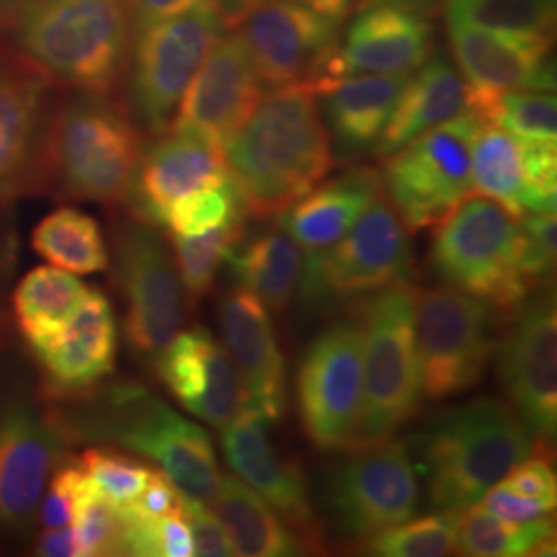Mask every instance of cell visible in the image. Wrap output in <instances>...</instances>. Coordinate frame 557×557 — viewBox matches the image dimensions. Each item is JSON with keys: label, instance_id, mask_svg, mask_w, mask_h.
Returning <instances> with one entry per match:
<instances>
[{"label": "cell", "instance_id": "1", "mask_svg": "<svg viewBox=\"0 0 557 557\" xmlns=\"http://www.w3.org/2000/svg\"><path fill=\"white\" fill-rule=\"evenodd\" d=\"M223 156L246 218L278 220L335 165L317 91L289 85L262 96Z\"/></svg>", "mask_w": 557, "mask_h": 557}, {"label": "cell", "instance_id": "2", "mask_svg": "<svg viewBox=\"0 0 557 557\" xmlns=\"http://www.w3.org/2000/svg\"><path fill=\"white\" fill-rule=\"evenodd\" d=\"M46 403L69 444L101 442L131 450L160 467L184 498L209 506L221 479L213 440L145 386L100 384L79 397Z\"/></svg>", "mask_w": 557, "mask_h": 557}, {"label": "cell", "instance_id": "3", "mask_svg": "<svg viewBox=\"0 0 557 557\" xmlns=\"http://www.w3.org/2000/svg\"><path fill=\"white\" fill-rule=\"evenodd\" d=\"M436 512H462L539 453L510 405L479 397L444 409L407 442Z\"/></svg>", "mask_w": 557, "mask_h": 557}, {"label": "cell", "instance_id": "4", "mask_svg": "<svg viewBox=\"0 0 557 557\" xmlns=\"http://www.w3.org/2000/svg\"><path fill=\"white\" fill-rule=\"evenodd\" d=\"M0 38L57 85L112 96L126 71L133 29L124 0H41Z\"/></svg>", "mask_w": 557, "mask_h": 557}, {"label": "cell", "instance_id": "5", "mask_svg": "<svg viewBox=\"0 0 557 557\" xmlns=\"http://www.w3.org/2000/svg\"><path fill=\"white\" fill-rule=\"evenodd\" d=\"M143 156L139 126L106 94L73 91L57 103L46 147V182L60 197L119 207Z\"/></svg>", "mask_w": 557, "mask_h": 557}, {"label": "cell", "instance_id": "6", "mask_svg": "<svg viewBox=\"0 0 557 557\" xmlns=\"http://www.w3.org/2000/svg\"><path fill=\"white\" fill-rule=\"evenodd\" d=\"M416 301L418 287L400 278L361 304L363 397L358 432L347 450L395 438L418 416L423 384Z\"/></svg>", "mask_w": 557, "mask_h": 557}, {"label": "cell", "instance_id": "7", "mask_svg": "<svg viewBox=\"0 0 557 557\" xmlns=\"http://www.w3.org/2000/svg\"><path fill=\"white\" fill-rule=\"evenodd\" d=\"M520 218L498 200L471 195L440 221L430 246L432 275L508 314L537 287L527 275Z\"/></svg>", "mask_w": 557, "mask_h": 557}, {"label": "cell", "instance_id": "8", "mask_svg": "<svg viewBox=\"0 0 557 557\" xmlns=\"http://www.w3.org/2000/svg\"><path fill=\"white\" fill-rule=\"evenodd\" d=\"M225 23L215 0L133 34L126 62V110L147 133L163 135Z\"/></svg>", "mask_w": 557, "mask_h": 557}, {"label": "cell", "instance_id": "9", "mask_svg": "<svg viewBox=\"0 0 557 557\" xmlns=\"http://www.w3.org/2000/svg\"><path fill=\"white\" fill-rule=\"evenodd\" d=\"M409 269V230L382 190L335 246L308 255L298 283L299 308L310 314L333 310L407 278Z\"/></svg>", "mask_w": 557, "mask_h": 557}, {"label": "cell", "instance_id": "10", "mask_svg": "<svg viewBox=\"0 0 557 557\" xmlns=\"http://www.w3.org/2000/svg\"><path fill=\"white\" fill-rule=\"evenodd\" d=\"M345 453L322 478L324 508L338 537L359 545L416 517L418 473L405 440H384Z\"/></svg>", "mask_w": 557, "mask_h": 557}, {"label": "cell", "instance_id": "11", "mask_svg": "<svg viewBox=\"0 0 557 557\" xmlns=\"http://www.w3.org/2000/svg\"><path fill=\"white\" fill-rule=\"evenodd\" d=\"M499 312L455 287L418 289L416 326L423 397H457L475 388L498 343Z\"/></svg>", "mask_w": 557, "mask_h": 557}, {"label": "cell", "instance_id": "12", "mask_svg": "<svg viewBox=\"0 0 557 557\" xmlns=\"http://www.w3.org/2000/svg\"><path fill=\"white\" fill-rule=\"evenodd\" d=\"M114 278L124 299V335L137 358L156 363L182 331L186 294L174 255L156 225L131 215L112 236Z\"/></svg>", "mask_w": 557, "mask_h": 557}, {"label": "cell", "instance_id": "13", "mask_svg": "<svg viewBox=\"0 0 557 557\" xmlns=\"http://www.w3.org/2000/svg\"><path fill=\"white\" fill-rule=\"evenodd\" d=\"M481 119L467 110L386 158L384 195L409 234L438 225L471 195V156Z\"/></svg>", "mask_w": 557, "mask_h": 557}, {"label": "cell", "instance_id": "14", "mask_svg": "<svg viewBox=\"0 0 557 557\" xmlns=\"http://www.w3.org/2000/svg\"><path fill=\"white\" fill-rule=\"evenodd\" d=\"M363 326L338 320L299 359L296 395L306 438L324 453H345L356 438L363 397Z\"/></svg>", "mask_w": 557, "mask_h": 557}, {"label": "cell", "instance_id": "15", "mask_svg": "<svg viewBox=\"0 0 557 557\" xmlns=\"http://www.w3.org/2000/svg\"><path fill=\"white\" fill-rule=\"evenodd\" d=\"M506 317L496 343L499 382L512 411L547 448L557 428V314L554 292H533Z\"/></svg>", "mask_w": 557, "mask_h": 557}, {"label": "cell", "instance_id": "16", "mask_svg": "<svg viewBox=\"0 0 557 557\" xmlns=\"http://www.w3.org/2000/svg\"><path fill=\"white\" fill-rule=\"evenodd\" d=\"M338 25L298 0H260L239 21L238 36L262 85H310L317 91L331 81Z\"/></svg>", "mask_w": 557, "mask_h": 557}, {"label": "cell", "instance_id": "17", "mask_svg": "<svg viewBox=\"0 0 557 557\" xmlns=\"http://www.w3.org/2000/svg\"><path fill=\"white\" fill-rule=\"evenodd\" d=\"M54 85L17 54L0 52V205L44 188Z\"/></svg>", "mask_w": 557, "mask_h": 557}, {"label": "cell", "instance_id": "18", "mask_svg": "<svg viewBox=\"0 0 557 557\" xmlns=\"http://www.w3.org/2000/svg\"><path fill=\"white\" fill-rule=\"evenodd\" d=\"M69 446L46 400L13 395L0 403V527L20 531L32 522Z\"/></svg>", "mask_w": 557, "mask_h": 557}, {"label": "cell", "instance_id": "19", "mask_svg": "<svg viewBox=\"0 0 557 557\" xmlns=\"http://www.w3.org/2000/svg\"><path fill=\"white\" fill-rule=\"evenodd\" d=\"M552 38L448 23L453 57L469 87V110L479 116L504 91H554Z\"/></svg>", "mask_w": 557, "mask_h": 557}, {"label": "cell", "instance_id": "20", "mask_svg": "<svg viewBox=\"0 0 557 557\" xmlns=\"http://www.w3.org/2000/svg\"><path fill=\"white\" fill-rule=\"evenodd\" d=\"M271 423L257 411L242 409L221 432V450L230 469L252 487L278 517L322 549L319 517L312 508L298 462L283 455L271 436Z\"/></svg>", "mask_w": 557, "mask_h": 557}, {"label": "cell", "instance_id": "21", "mask_svg": "<svg viewBox=\"0 0 557 557\" xmlns=\"http://www.w3.org/2000/svg\"><path fill=\"white\" fill-rule=\"evenodd\" d=\"M262 81L234 32L220 38L180 100L170 128L193 133L223 149L262 98Z\"/></svg>", "mask_w": 557, "mask_h": 557}, {"label": "cell", "instance_id": "22", "mask_svg": "<svg viewBox=\"0 0 557 557\" xmlns=\"http://www.w3.org/2000/svg\"><path fill=\"white\" fill-rule=\"evenodd\" d=\"M32 354L40 363L46 400L79 397L98 388L114 374L119 356L112 301L100 289H89L73 319Z\"/></svg>", "mask_w": 557, "mask_h": 557}, {"label": "cell", "instance_id": "23", "mask_svg": "<svg viewBox=\"0 0 557 557\" xmlns=\"http://www.w3.org/2000/svg\"><path fill=\"white\" fill-rule=\"evenodd\" d=\"M153 366L172 397L215 430H223L244 407L234 359L202 326L180 331Z\"/></svg>", "mask_w": 557, "mask_h": 557}, {"label": "cell", "instance_id": "24", "mask_svg": "<svg viewBox=\"0 0 557 557\" xmlns=\"http://www.w3.org/2000/svg\"><path fill=\"white\" fill-rule=\"evenodd\" d=\"M223 347L244 386V407L277 423L285 413V359L269 310L244 287H230L218 301Z\"/></svg>", "mask_w": 557, "mask_h": 557}, {"label": "cell", "instance_id": "25", "mask_svg": "<svg viewBox=\"0 0 557 557\" xmlns=\"http://www.w3.org/2000/svg\"><path fill=\"white\" fill-rule=\"evenodd\" d=\"M227 180L232 176L223 149L193 133L168 128L149 149H143L126 202L135 218L158 227L176 200Z\"/></svg>", "mask_w": 557, "mask_h": 557}, {"label": "cell", "instance_id": "26", "mask_svg": "<svg viewBox=\"0 0 557 557\" xmlns=\"http://www.w3.org/2000/svg\"><path fill=\"white\" fill-rule=\"evenodd\" d=\"M434 25L395 4H366L338 38L331 81L372 73H411L432 57ZM329 81V83H331Z\"/></svg>", "mask_w": 557, "mask_h": 557}, {"label": "cell", "instance_id": "27", "mask_svg": "<svg viewBox=\"0 0 557 557\" xmlns=\"http://www.w3.org/2000/svg\"><path fill=\"white\" fill-rule=\"evenodd\" d=\"M409 75H351L317 89L322 100V120L341 160L356 161L376 153L380 137Z\"/></svg>", "mask_w": 557, "mask_h": 557}, {"label": "cell", "instance_id": "28", "mask_svg": "<svg viewBox=\"0 0 557 557\" xmlns=\"http://www.w3.org/2000/svg\"><path fill=\"white\" fill-rule=\"evenodd\" d=\"M382 190L384 184L379 170L351 168L292 205L278 218V225L308 255L324 252L351 230Z\"/></svg>", "mask_w": 557, "mask_h": 557}, {"label": "cell", "instance_id": "29", "mask_svg": "<svg viewBox=\"0 0 557 557\" xmlns=\"http://www.w3.org/2000/svg\"><path fill=\"white\" fill-rule=\"evenodd\" d=\"M418 69L405 83L380 137V158L393 156L409 140L469 110V87L450 60L442 54L430 57Z\"/></svg>", "mask_w": 557, "mask_h": 557}, {"label": "cell", "instance_id": "30", "mask_svg": "<svg viewBox=\"0 0 557 557\" xmlns=\"http://www.w3.org/2000/svg\"><path fill=\"white\" fill-rule=\"evenodd\" d=\"M209 504L236 556L289 557L310 549L308 541L242 479L221 475Z\"/></svg>", "mask_w": 557, "mask_h": 557}, {"label": "cell", "instance_id": "31", "mask_svg": "<svg viewBox=\"0 0 557 557\" xmlns=\"http://www.w3.org/2000/svg\"><path fill=\"white\" fill-rule=\"evenodd\" d=\"M225 262L239 287L257 296L267 310L283 314L298 292L304 255L298 242L277 223L257 238L239 239Z\"/></svg>", "mask_w": 557, "mask_h": 557}, {"label": "cell", "instance_id": "32", "mask_svg": "<svg viewBox=\"0 0 557 557\" xmlns=\"http://www.w3.org/2000/svg\"><path fill=\"white\" fill-rule=\"evenodd\" d=\"M87 294L81 278L57 267H38L21 278L13 292V314L29 351L54 337Z\"/></svg>", "mask_w": 557, "mask_h": 557}, {"label": "cell", "instance_id": "33", "mask_svg": "<svg viewBox=\"0 0 557 557\" xmlns=\"http://www.w3.org/2000/svg\"><path fill=\"white\" fill-rule=\"evenodd\" d=\"M455 552L473 557L554 556L556 524L547 517L512 522L471 506L458 515Z\"/></svg>", "mask_w": 557, "mask_h": 557}, {"label": "cell", "instance_id": "34", "mask_svg": "<svg viewBox=\"0 0 557 557\" xmlns=\"http://www.w3.org/2000/svg\"><path fill=\"white\" fill-rule=\"evenodd\" d=\"M32 248L48 264L73 275L101 273L110 264L100 223L73 207L46 215L32 232Z\"/></svg>", "mask_w": 557, "mask_h": 557}, {"label": "cell", "instance_id": "35", "mask_svg": "<svg viewBox=\"0 0 557 557\" xmlns=\"http://www.w3.org/2000/svg\"><path fill=\"white\" fill-rule=\"evenodd\" d=\"M471 193L498 200L522 218L524 168L520 139L496 124H481L471 156Z\"/></svg>", "mask_w": 557, "mask_h": 557}, {"label": "cell", "instance_id": "36", "mask_svg": "<svg viewBox=\"0 0 557 557\" xmlns=\"http://www.w3.org/2000/svg\"><path fill=\"white\" fill-rule=\"evenodd\" d=\"M244 220L246 218L230 221L218 230L200 236H172V255L188 306H197L200 299L211 292L230 250L239 239L246 238Z\"/></svg>", "mask_w": 557, "mask_h": 557}, {"label": "cell", "instance_id": "37", "mask_svg": "<svg viewBox=\"0 0 557 557\" xmlns=\"http://www.w3.org/2000/svg\"><path fill=\"white\" fill-rule=\"evenodd\" d=\"M450 25L554 36L556 0H444Z\"/></svg>", "mask_w": 557, "mask_h": 557}, {"label": "cell", "instance_id": "38", "mask_svg": "<svg viewBox=\"0 0 557 557\" xmlns=\"http://www.w3.org/2000/svg\"><path fill=\"white\" fill-rule=\"evenodd\" d=\"M458 515L460 512H438L432 517L409 518L397 527L361 541L358 547L370 556H448L457 547Z\"/></svg>", "mask_w": 557, "mask_h": 557}, {"label": "cell", "instance_id": "39", "mask_svg": "<svg viewBox=\"0 0 557 557\" xmlns=\"http://www.w3.org/2000/svg\"><path fill=\"white\" fill-rule=\"evenodd\" d=\"M522 140H557V101L549 91H504L479 114Z\"/></svg>", "mask_w": 557, "mask_h": 557}, {"label": "cell", "instance_id": "40", "mask_svg": "<svg viewBox=\"0 0 557 557\" xmlns=\"http://www.w3.org/2000/svg\"><path fill=\"white\" fill-rule=\"evenodd\" d=\"M73 535L77 557L124 556V517L120 506L87 479L75 502Z\"/></svg>", "mask_w": 557, "mask_h": 557}, {"label": "cell", "instance_id": "41", "mask_svg": "<svg viewBox=\"0 0 557 557\" xmlns=\"http://www.w3.org/2000/svg\"><path fill=\"white\" fill-rule=\"evenodd\" d=\"M246 218L234 180L221 186L200 188L176 200L168 213L163 225L172 236H200L213 232L230 221Z\"/></svg>", "mask_w": 557, "mask_h": 557}, {"label": "cell", "instance_id": "42", "mask_svg": "<svg viewBox=\"0 0 557 557\" xmlns=\"http://www.w3.org/2000/svg\"><path fill=\"white\" fill-rule=\"evenodd\" d=\"M75 460L101 496L116 506L137 498L153 473L147 462L112 446L85 448Z\"/></svg>", "mask_w": 557, "mask_h": 557}, {"label": "cell", "instance_id": "43", "mask_svg": "<svg viewBox=\"0 0 557 557\" xmlns=\"http://www.w3.org/2000/svg\"><path fill=\"white\" fill-rule=\"evenodd\" d=\"M122 510V508H120ZM124 517V556L190 557L195 556L193 535L182 510L163 518Z\"/></svg>", "mask_w": 557, "mask_h": 557}, {"label": "cell", "instance_id": "44", "mask_svg": "<svg viewBox=\"0 0 557 557\" xmlns=\"http://www.w3.org/2000/svg\"><path fill=\"white\" fill-rule=\"evenodd\" d=\"M524 193L522 215L539 211H556L557 147L556 140H522Z\"/></svg>", "mask_w": 557, "mask_h": 557}, {"label": "cell", "instance_id": "45", "mask_svg": "<svg viewBox=\"0 0 557 557\" xmlns=\"http://www.w3.org/2000/svg\"><path fill=\"white\" fill-rule=\"evenodd\" d=\"M87 475L81 471L77 460L73 457L62 458L59 467L46 483L40 499V522L44 529H62L71 527L75 515V502L79 496Z\"/></svg>", "mask_w": 557, "mask_h": 557}, {"label": "cell", "instance_id": "46", "mask_svg": "<svg viewBox=\"0 0 557 557\" xmlns=\"http://www.w3.org/2000/svg\"><path fill=\"white\" fill-rule=\"evenodd\" d=\"M524 234V255L522 264L533 285H545L554 273L557 250L556 211L524 213L520 218Z\"/></svg>", "mask_w": 557, "mask_h": 557}, {"label": "cell", "instance_id": "47", "mask_svg": "<svg viewBox=\"0 0 557 557\" xmlns=\"http://www.w3.org/2000/svg\"><path fill=\"white\" fill-rule=\"evenodd\" d=\"M182 517L186 518V522L190 527L195 556H236L220 520L213 515L211 508H207V504H199V502H193L188 498L184 499Z\"/></svg>", "mask_w": 557, "mask_h": 557}, {"label": "cell", "instance_id": "48", "mask_svg": "<svg viewBox=\"0 0 557 557\" xmlns=\"http://www.w3.org/2000/svg\"><path fill=\"white\" fill-rule=\"evenodd\" d=\"M545 453L547 450H541V455L533 453L531 457L524 458L499 483H504L506 487H510L512 492H518L522 496L547 499V502L556 504V471H554L549 458L545 457Z\"/></svg>", "mask_w": 557, "mask_h": 557}, {"label": "cell", "instance_id": "49", "mask_svg": "<svg viewBox=\"0 0 557 557\" xmlns=\"http://www.w3.org/2000/svg\"><path fill=\"white\" fill-rule=\"evenodd\" d=\"M475 506H479L485 512H490L492 517L512 520V522H524V520L547 517L556 508L554 502L522 496L518 492H512L510 487H506L504 483L490 487L485 492V496L479 499Z\"/></svg>", "mask_w": 557, "mask_h": 557}, {"label": "cell", "instance_id": "50", "mask_svg": "<svg viewBox=\"0 0 557 557\" xmlns=\"http://www.w3.org/2000/svg\"><path fill=\"white\" fill-rule=\"evenodd\" d=\"M184 499L186 498L182 496V492L168 479V475L153 469L151 478L143 487L139 496L120 508L131 517L153 520V518H163L180 512L184 506Z\"/></svg>", "mask_w": 557, "mask_h": 557}, {"label": "cell", "instance_id": "51", "mask_svg": "<svg viewBox=\"0 0 557 557\" xmlns=\"http://www.w3.org/2000/svg\"><path fill=\"white\" fill-rule=\"evenodd\" d=\"M197 2L200 0H124L133 34H137L140 29H145L158 21L174 17L182 11L195 7Z\"/></svg>", "mask_w": 557, "mask_h": 557}, {"label": "cell", "instance_id": "52", "mask_svg": "<svg viewBox=\"0 0 557 557\" xmlns=\"http://www.w3.org/2000/svg\"><path fill=\"white\" fill-rule=\"evenodd\" d=\"M36 554L44 557H75V535L73 529H44L36 543Z\"/></svg>", "mask_w": 557, "mask_h": 557}, {"label": "cell", "instance_id": "53", "mask_svg": "<svg viewBox=\"0 0 557 557\" xmlns=\"http://www.w3.org/2000/svg\"><path fill=\"white\" fill-rule=\"evenodd\" d=\"M298 2L322 17L337 21V23H343L349 15L358 13L359 9L368 4V0H298Z\"/></svg>", "mask_w": 557, "mask_h": 557}, {"label": "cell", "instance_id": "54", "mask_svg": "<svg viewBox=\"0 0 557 557\" xmlns=\"http://www.w3.org/2000/svg\"><path fill=\"white\" fill-rule=\"evenodd\" d=\"M220 7L221 17L225 23V29H236L239 21L248 15L252 7H257L260 0H215Z\"/></svg>", "mask_w": 557, "mask_h": 557}, {"label": "cell", "instance_id": "55", "mask_svg": "<svg viewBox=\"0 0 557 557\" xmlns=\"http://www.w3.org/2000/svg\"><path fill=\"white\" fill-rule=\"evenodd\" d=\"M376 2L403 7L407 11H413V13L428 17V20L436 17L440 11L444 9V0H368V4H376Z\"/></svg>", "mask_w": 557, "mask_h": 557}, {"label": "cell", "instance_id": "56", "mask_svg": "<svg viewBox=\"0 0 557 557\" xmlns=\"http://www.w3.org/2000/svg\"><path fill=\"white\" fill-rule=\"evenodd\" d=\"M41 0H0V36L13 25V21Z\"/></svg>", "mask_w": 557, "mask_h": 557}, {"label": "cell", "instance_id": "57", "mask_svg": "<svg viewBox=\"0 0 557 557\" xmlns=\"http://www.w3.org/2000/svg\"><path fill=\"white\" fill-rule=\"evenodd\" d=\"M2 239H4V234H2V232H0V271H2V269H4V259H7V257H9V255H11V250H9V246H4V242H2Z\"/></svg>", "mask_w": 557, "mask_h": 557}, {"label": "cell", "instance_id": "58", "mask_svg": "<svg viewBox=\"0 0 557 557\" xmlns=\"http://www.w3.org/2000/svg\"><path fill=\"white\" fill-rule=\"evenodd\" d=\"M0 349H2V322H0Z\"/></svg>", "mask_w": 557, "mask_h": 557}]
</instances>
